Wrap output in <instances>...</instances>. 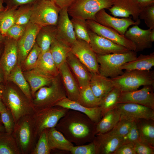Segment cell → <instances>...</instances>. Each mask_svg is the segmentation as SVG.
<instances>
[{
  "mask_svg": "<svg viewBox=\"0 0 154 154\" xmlns=\"http://www.w3.org/2000/svg\"><path fill=\"white\" fill-rule=\"evenodd\" d=\"M96 125L84 114L69 110L55 127L70 142L79 145L93 141Z\"/></svg>",
  "mask_w": 154,
  "mask_h": 154,
  "instance_id": "obj_1",
  "label": "cell"
},
{
  "mask_svg": "<svg viewBox=\"0 0 154 154\" xmlns=\"http://www.w3.org/2000/svg\"><path fill=\"white\" fill-rule=\"evenodd\" d=\"M2 99L11 112L15 123L23 117L33 115L36 111L32 102L19 89L8 85L4 86Z\"/></svg>",
  "mask_w": 154,
  "mask_h": 154,
  "instance_id": "obj_2",
  "label": "cell"
},
{
  "mask_svg": "<svg viewBox=\"0 0 154 154\" xmlns=\"http://www.w3.org/2000/svg\"><path fill=\"white\" fill-rule=\"evenodd\" d=\"M66 97L59 74L51 84L42 87L35 93L32 102L36 110L55 106Z\"/></svg>",
  "mask_w": 154,
  "mask_h": 154,
  "instance_id": "obj_3",
  "label": "cell"
},
{
  "mask_svg": "<svg viewBox=\"0 0 154 154\" xmlns=\"http://www.w3.org/2000/svg\"><path fill=\"white\" fill-rule=\"evenodd\" d=\"M100 74L112 78L121 75L123 72L121 67L125 63L133 60L137 57L135 51L101 55L97 54Z\"/></svg>",
  "mask_w": 154,
  "mask_h": 154,
  "instance_id": "obj_4",
  "label": "cell"
},
{
  "mask_svg": "<svg viewBox=\"0 0 154 154\" xmlns=\"http://www.w3.org/2000/svg\"><path fill=\"white\" fill-rule=\"evenodd\" d=\"M111 79L114 87L121 92L134 90L141 86L154 85V71H125L121 75Z\"/></svg>",
  "mask_w": 154,
  "mask_h": 154,
  "instance_id": "obj_5",
  "label": "cell"
},
{
  "mask_svg": "<svg viewBox=\"0 0 154 154\" xmlns=\"http://www.w3.org/2000/svg\"><path fill=\"white\" fill-rule=\"evenodd\" d=\"M33 115L21 118L15 123L12 133L22 154H31L35 145Z\"/></svg>",
  "mask_w": 154,
  "mask_h": 154,
  "instance_id": "obj_6",
  "label": "cell"
},
{
  "mask_svg": "<svg viewBox=\"0 0 154 154\" xmlns=\"http://www.w3.org/2000/svg\"><path fill=\"white\" fill-rule=\"evenodd\" d=\"M69 110L55 106L36 110L33 115L35 138L44 130L55 127Z\"/></svg>",
  "mask_w": 154,
  "mask_h": 154,
  "instance_id": "obj_7",
  "label": "cell"
},
{
  "mask_svg": "<svg viewBox=\"0 0 154 154\" xmlns=\"http://www.w3.org/2000/svg\"><path fill=\"white\" fill-rule=\"evenodd\" d=\"M112 5V0H75L67 8V11L72 18L94 20L98 11Z\"/></svg>",
  "mask_w": 154,
  "mask_h": 154,
  "instance_id": "obj_8",
  "label": "cell"
},
{
  "mask_svg": "<svg viewBox=\"0 0 154 154\" xmlns=\"http://www.w3.org/2000/svg\"><path fill=\"white\" fill-rule=\"evenodd\" d=\"M60 9L53 1L38 0L32 4L30 22L41 27L56 25Z\"/></svg>",
  "mask_w": 154,
  "mask_h": 154,
  "instance_id": "obj_9",
  "label": "cell"
},
{
  "mask_svg": "<svg viewBox=\"0 0 154 154\" xmlns=\"http://www.w3.org/2000/svg\"><path fill=\"white\" fill-rule=\"evenodd\" d=\"M71 52L83 63L91 73H99L97 54L89 44L77 39L71 47Z\"/></svg>",
  "mask_w": 154,
  "mask_h": 154,
  "instance_id": "obj_10",
  "label": "cell"
},
{
  "mask_svg": "<svg viewBox=\"0 0 154 154\" xmlns=\"http://www.w3.org/2000/svg\"><path fill=\"white\" fill-rule=\"evenodd\" d=\"M143 86L139 90L121 92L117 103H135L154 109V85Z\"/></svg>",
  "mask_w": 154,
  "mask_h": 154,
  "instance_id": "obj_11",
  "label": "cell"
},
{
  "mask_svg": "<svg viewBox=\"0 0 154 154\" xmlns=\"http://www.w3.org/2000/svg\"><path fill=\"white\" fill-rule=\"evenodd\" d=\"M86 22L89 29L98 35L130 50L135 51V44L124 35H121L114 29L102 25L94 20H86Z\"/></svg>",
  "mask_w": 154,
  "mask_h": 154,
  "instance_id": "obj_12",
  "label": "cell"
},
{
  "mask_svg": "<svg viewBox=\"0 0 154 154\" xmlns=\"http://www.w3.org/2000/svg\"><path fill=\"white\" fill-rule=\"evenodd\" d=\"M114 108L120 115V118L135 121L140 119L154 120V109L137 104L117 103Z\"/></svg>",
  "mask_w": 154,
  "mask_h": 154,
  "instance_id": "obj_13",
  "label": "cell"
},
{
  "mask_svg": "<svg viewBox=\"0 0 154 154\" xmlns=\"http://www.w3.org/2000/svg\"><path fill=\"white\" fill-rule=\"evenodd\" d=\"M94 21L106 27L114 29L120 34L124 35L129 27L132 25H139V19L135 21L131 18H119L108 14L105 9L98 11L96 15Z\"/></svg>",
  "mask_w": 154,
  "mask_h": 154,
  "instance_id": "obj_14",
  "label": "cell"
},
{
  "mask_svg": "<svg viewBox=\"0 0 154 154\" xmlns=\"http://www.w3.org/2000/svg\"><path fill=\"white\" fill-rule=\"evenodd\" d=\"M18 52L17 41L5 37L3 50L0 58V67L4 74L5 80L17 64Z\"/></svg>",
  "mask_w": 154,
  "mask_h": 154,
  "instance_id": "obj_15",
  "label": "cell"
},
{
  "mask_svg": "<svg viewBox=\"0 0 154 154\" xmlns=\"http://www.w3.org/2000/svg\"><path fill=\"white\" fill-rule=\"evenodd\" d=\"M41 26L30 22L23 35L17 41L18 52L17 64H22L35 44L38 33Z\"/></svg>",
  "mask_w": 154,
  "mask_h": 154,
  "instance_id": "obj_16",
  "label": "cell"
},
{
  "mask_svg": "<svg viewBox=\"0 0 154 154\" xmlns=\"http://www.w3.org/2000/svg\"><path fill=\"white\" fill-rule=\"evenodd\" d=\"M89 43L97 54L101 55L115 53H124L130 50L127 48L98 35L89 29Z\"/></svg>",
  "mask_w": 154,
  "mask_h": 154,
  "instance_id": "obj_17",
  "label": "cell"
},
{
  "mask_svg": "<svg viewBox=\"0 0 154 154\" xmlns=\"http://www.w3.org/2000/svg\"><path fill=\"white\" fill-rule=\"evenodd\" d=\"M68 15L67 8L60 9L56 25V39L71 47L77 39Z\"/></svg>",
  "mask_w": 154,
  "mask_h": 154,
  "instance_id": "obj_18",
  "label": "cell"
},
{
  "mask_svg": "<svg viewBox=\"0 0 154 154\" xmlns=\"http://www.w3.org/2000/svg\"><path fill=\"white\" fill-rule=\"evenodd\" d=\"M112 6L108 9L115 17H129L131 16L133 20L139 19L141 8L136 0H112Z\"/></svg>",
  "mask_w": 154,
  "mask_h": 154,
  "instance_id": "obj_19",
  "label": "cell"
},
{
  "mask_svg": "<svg viewBox=\"0 0 154 154\" xmlns=\"http://www.w3.org/2000/svg\"><path fill=\"white\" fill-rule=\"evenodd\" d=\"M93 141L96 154H113L124 143L122 137L113 135L108 132L96 134Z\"/></svg>",
  "mask_w": 154,
  "mask_h": 154,
  "instance_id": "obj_20",
  "label": "cell"
},
{
  "mask_svg": "<svg viewBox=\"0 0 154 154\" xmlns=\"http://www.w3.org/2000/svg\"><path fill=\"white\" fill-rule=\"evenodd\" d=\"M58 70L66 97L70 100L77 101L80 88L66 62L60 67Z\"/></svg>",
  "mask_w": 154,
  "mask_h": 154,
  "instance_id": "obj_21",
  "label": "cell"
},
{
  "mask_svg": "<svg viewBox=\"0 0 154 154\" xmlns=\"http://www.w3.org/2000/svg\"><path fill=\"white\" fill-rule=\"evenodd\" d=\"M66 62L76 80L80 89L89 85L91 73L71 51L67 56Z\"/></svg>",
  "mask_w": 154,
  "mask_h": 154,
  "instance_id": "obj_22",
  "label": "cell"
},
{
  "mask_svg": "<svg viewBox=\"0 0 154 154\" xmlns=\"http://www.w3.org/2000/svg\"><path fill=\"white\" fill-rule=\"evenodd\" d=\"M151 29H143L138 25H133L127 30L124 35L135 44L137 52L151 47L152 42L149 39Z\"/></svg>",
  "mask_w": 154,
  "mask_h": 154,
  "instance_id": "obj_23",
  "label": "cell"
},
{
  "mask_svg": "<svg viewBox=\"0 0 154 154\" xmlns=\"http://www.w3.org/2000/svg\"><path fill=\"white\" fill-rule=\"evenodd\" d=\"M55 106L61 107L83 113L96 124L102 117L101 111L100 106L94 108L87 107L81 105L77 101L70 100L67 98L59 101L55 104Z\"/></svg>",
  "mask_w": 154,
  "mask_h": 154,
  "instance_id": "obj_24",
  "label": "cell"
},
{
  "mask_svg": "<svg viewBox=\"0 0 154 154\" xmlns=\"http://www.w3.org/2000/svg\"><path fill=\"white\" fill-rule=\"evenodd\" d=\"M32 70L51 78H55L59 74L58 69L52 59L49 50L41 52L35 66Z\"/></svg>",
  "mask_w": 154,
  "mask_h": 154,
  "instance_id": "obj_25",
  "label": "cell"
},
{
  "mask_svg": "<svg viewBox=\"0 0 154 154\" xmlns=\"http://www.w3.org/2000/svg\"><path fill=\"white\" fill-rule=\"evenodd\" d=\"M89 86L94 95L102 99L114 87L112 79L98 73H91Z\"/></svg>",
  "mask_w": 154,
  "mask_h": 154,
  "instance_id": "obj_26",
  "label": "cell"
},
{
  "mask_svg": "<svg viewBox=\"0 0 154 154\" xmlns=\"http://www.w3.org/2000/svg\"><path fill=\"white\" fill-rule=\"evenodd\" d=\"M47 137L51 149H58L70 151L74 146L64 135L55 127L47 129Z\"/></svg>",
  "mask_w": 154,
  "mask_h": 154,
  "instance_id": "obj_27",
  "label": "cell"
},
{
  "mask_svg": "<svg viewBox=\"0 0 154 154\" xmlns=\"http://www.w3.org/2000/svg\"><path fill=\"white\" fill-rule=\"evenodd\" d=\"M56 25L42 27L37 35L36 42L41 49V52L49 50L50 45L56 39Z\"/></svg>",
  "mask_w": 154,
  "mask_h": 154,
  "instance_id": "obj_28",
  "label": "cell"
},
{
  "mask_svg": "<svg viewBox=\"0 0 154 154\" xmlns=\"http://www.w3.org/2000/svg\"><path fill=\"white\" fill-rule=\"evenodd\" d=\"M154 66V52L147 55L140 54L134 60L127 62L121 67L125 71L150 70Z\"/></svg>",
  "mask_w": 154,
  "mask_h": 154,
  "instance_id": "obj_29",
  "label": "cell"
},
{
  "mask_svg": "<svg viewBox=\"0 0 154 154\" xmlns=\"http://www.w3.org/2000/svg\"><path fill=\"white\" fill-rule=\"evenodd\" d=\"M23 74L30 86L33 99L35 93L38 89L51 84L55 78L44 76L33 70L26 71Z\"/></svg>",
  "mask_w": 154,
  "mask_h": 154,
  "instance_id": "obj_30",
  "label": "cell"
},
{
  "mask_svg": "<svg viewBox=\"0 0 154 154\" xmlns=\"http://www.w3.org/2000/svg\"><path fill=\"white\" fill-rule=\"evenodd\" d=\"M120 119V115L115 108L109 110L96 124V135L109 131L114 127Z\"/></svg>",
  "mask_w": 154,
  "mask_h": 154,
  "instance_id": "obj_31",
  "label": "cell"
},
{
  "mask_svg": "<svg viewBox=\"0 0 154 154\" xmlns=\"http://www.w3.org/2000/svg\"><path fill=\"white\" fill-rule=\"evenodd\" d=\"M6 80L14 83L27 98L32 102L33 97L29 84L25 78L20 65L18 64L10 72Z\"/></svg>",
  "mask_w": 154,
  "mask_h": 154,
  "instance_id": "obj_32",
  "label": "cell"
},
{
  "mask_svg": "<svg viewBox=\"0 0 154 154\" xmlns=\"http://www.w3.org/2000/svg\"><path fill=\"white\" fill-rule=\"evenodd\" d=\"M135 121L140 141L154 148V120L140 119Z\"/></svg>",
  "mask_w": 154,
  "mask_h": 154,
  "instance_id": "obj_33",
  "label": "cell"
},
{
  "mask_svg": "<svg viewBox=\"0 0 154 154\" xmlns=\"http://www.w3.org/2000/svg\"><path fill=\"white\" fill-rule=\"evenodd\" d=\"M49 50L52 59L58 69L66 60L71 51V47L56 39L51 44Z\"/></svg>",
  "mask_w": 154,
  "mask_h": 154,
  "instance_id": "obj_34",
  "label": "cell"
},
{
  "mask_svg": "<svg viewBox=\"0 0 154 154\" xmlns=\"http://www.w3.org/2000/svg\"><path fill=\"white\" fill-rule=\"evenodd\" d=\"M12 133L0 132V154H21Z\"/></svg>",
  "mask_w": 154,
  "mask_h": 154,
  "instance_id": "obj_35",
  "label": "cell"
},
{
  "mask_svg": "<svg viewBox=\"0 0 154 154\" xmlns=\"http://www.w3.org/2000/svg\"><path fill=\"white\" fill-rule=\"evenodd\" d=\"M121 91L114 87L102 99L100 107L101 111L102 117L109 110L114 108L117 104Z\"/></svg>",
  "mask_w": 154,
  "mask_h": 154,
  "instance_id": "obj_36",
  "label": "cell"
},
{
  "mask_svg": "<svg viewBox=\"0 0 154 154\" xmlns=\"http://www.w3.org/2000/svg\"><path fill=\"white\" fill-rule=\"evenodd\" d=\"M101 99L97 97L94 94L89 85L80 89V93L77 102L88 108L100 106Z\"/></svg>",
  "mask_w": 154,
  "mask_h": 154,
  "instance_id": "obj_37",
  "label": "cell"
},
{
  "mask_svg": "<svg viewBox=\"0 0 154 154\" xmlns=\"http://www.w3.org/2000/svg\"><path fill=\"white\" fill-rule=\"evenodd\" d=\"M18 7L6 8L4 10L0 12V32L4 37L8 30L15 24V14Z\"/></svg>",
  "mask_w": 154,
  "mask_h": 154,
  "instance_id": "obj_38",
  "label": "cell"
},
{
  "mask_svg": "<svg viewBox=\"0 0 154 154\" xmlns=\"http://www.w3.org/2000/svg\"><path fill=\"white\" fill-rule=\"evenodd\" d=\"M71 20L76 39L84 40L89 43V29L86 20L73 18Z\"/></svg>",
  "mask_w": 154,
  "mask_h": 154,
  "instance_id": "obj_39",
  "label": "cell"
},
{
  "mask_svg": "<svg viewBox=\"0 0 154 154\" xmlns=\"http://www.w3.org/2000/svg\"><path fill=\"white\" fill-rule=\"evenodd\" d=\"M32 4L22 5L17 8L15 14V24L25 25L30 22Z\"/></svg>",
  "mask_w": 154,
  "mask_h": 154,
  "instance_id": "obj_40",
  "label": "cell"
},
{
  "mask_svg": "<svg viewBox=\"0 0 154 154\" xmlns=\"http://www.w3.org/2000/svg\"><path fill=\"white\" fill-rule=\"evenodd\" d=\"M47 129L43 131L39 135L38 141L31 154H49L50 148L47 137Z\"/></svg>",
  "mask_w": 154,
  "mask_h": 154,
  "instance_id": "obj_41",
  "label": "cell"
},
{
  "mask_svg": "<svg viewBox=\"0 0 154 154\" xmlns=\"http://www.w3.org/2000/svg\"><path fill=\"white\" fill-rule=\"evenodd\" d=\"M41 52L40 48L36 42L22 63L25 70H31L34 68Z\"/></svg>",
  "mask_w": 154,
  "mask_h": 154,
  "instance_id": "obj_42",
  "label": "cell"
},
{
  "mask_svg": "<svg viewBox=\"0 0 154 154\" xmlns=\"http://www.w3.org/2000/svg\"><path fill=\"white\" fill-rule=\"evenodd\" d=\"M133 121L120 118L114 127L108 132L113 135L123 137L128 132Z\"/></svg>",
  "mask_w": 154,
  "mask_h": 154,
  "instance_id": "obj_43",
  "label": "cell"
},
{
  "mask_svg": "<svg viewBox=\"0 0 154 154\" xmlns=\"http://www.w3.org/2000/svg\"><path fill=\"white\" fill-rule=\"evenodd\" d=\"M139 18L144 21L149 29H154V3L141 9Z\"/></svg>",
  "mask_w": 154,
  "mask_h": 154,
  "instance_id": "obj_44",
  "label": "cell"
},
{
  "mask_svg": "<svg viewBox=\"0 0 154 154\" xmlns=\"http://www.w3.org/2000/svg\"><path fill=\"white\" fill-rule=\"evenodd\" d=\"M0 113L1 122L4 127L5 132L12 133L15 123L11 112L7 108L5 110Z\"/></svg>",
  "mask_w": 154,
  "mask_h": 154,
  "instance_id": "obj_45",
  "label": "cell"
},
{
  "mask_svg": "<svg viewBox=\"0 0 154 154\" xmlns=\"http://www.w3.org/2000/svg\"><path fill=\"white\" fill-rule=\"evenodd\" d=\"M27 25L14 24L7 31L5 37L17 41L24 33Z\"/></svg>",
  "mask_w": 154,
  "mask_h": 154,
  "instance_id": "obj_46",
  "label": "cell"
},
{
  "mask_svg": "<svg viewBox=\"0 0 154 154\" xmlns=\"http://www.w3.org/2000/svg\"><path fill=\"white\" fill-rule=\"evenodd\" d=\"M70 152L72 154H96L95 146L93 141L87 145H74Z\"/></svg>",
  "mask_w": 154,
  "mask_h": 154,
  "instance_id": "obj_47",
  "label": "cell"
},
{
  "mask_svg": "<svg viewBox=\"0 0 154 154\" xmlns=\"http://www.w3.org/2000/svg\"><path fill=\"white\" fill-rule=\"evenodd\" d=\"M124 143H134L140 141L139 131L135 121H134L127 133L122 137Z\"/></svg>",
  "mask_w": 154,
  "mask_h": 154,
  "instance_id": "obj_48",
  "label": "cell"
},
{
  "mask_svg": "<svg viewBox=\"0 0 154 154\" xmlns=\"http://www.w3.org/2000/svg\"><path fill=\"white\" fill-rule=\"evenodd\" d=\"M136 154H154V148L141 141L133 143Z\"/></svg>",
  "mask_w": 154,
  "mask_h": 154,
  "instance_id": "obj_49",
  "label": "cell"
},
{
  "mask_svg": "<svg viewBox=\"0 0 154 154\" xmlns=\"http://www.w3.org/2000/svg\"><path fill=\"white\" fill-rule=\"evenodd\" d=\"M113 154H136L133 143H124Z\"/></svg>",
  "mask_w": 154,
  "mask_h": 154,
  "instance_id": "obj_50",
  "label": "cell"
},
{
  "mask_svg": "<svg viewBox=\"0 0 154 154\" xmlns=\"http://www.w3.org/2000/svg\"><path fill=\"white\" fill-rule=\"evenodd\" d=\"M38 0H4L6 4V7L11 8L18 7L21 6L33 4Z\"/></svg>",
  "mask_w": 154,
  "mask_h": 154,
  "instance_id": "obj_51",
  "label": "cell"
},
{
  "mask_svg": "<svg viewBox=\"0 0 154 154\" xmlns=\"http://www.w3.org/2000/svg\"><path fill=\"white\" fill-rule=\"evenodd\" d=\"M75 0H54L55 4L60 9L68 8Z\"/></svg>",
  "mask_w": 154,
  "mask_h": 154,
  "instance_id": "obj_52",
  "label": "cell"
},
{
  "mask_svg": "<svg viewBox=\"0 0 154 154\" xmlns=\"http://www.w3.org/2000/svg\"><path fill=\"white\" fill-rule=\"evenodd\" d=\"M136 0L141 9L154 3V0Z\"/></svg>",
  "mask_w": 154,
  "mask_h": 154,
  "instance_id": "obj_53",
  "label": "cell"
},
{
  "mask_svg": "<svg viewBox=\"0 0 154 154\" xmlns=\"http://www.w3.org/2000/svg\"><path fill=\"white\" fill-rule=\"evenodd\" d=\"M7 109L2 99L0 98V113L1 112Z\"/></svg>",
  "mask_w": 154,
  "mask_h": 154,
  "instance_id": "obj_54",
  "label": "cell"
},
{
  "mask_svg": "<svg viewBox=\"0 0 154 154\" xmlns=\"http://www.w3.org/2000/svg\"><path fill=\"white\" fill-rule=\"evenodd\" d=\"M5 80V76L3 72L0 67V82H3Z\"/></svg>",
  "mask_w": 154,
  "mask_h": 154,
  "instance_id": "obj_55",
  "label": "cell"
},
{
  "mask_svg": "<svg viewBox=\"0 0 154 154\" xmlns=\"http://www.w3.org/2000/svg\"><path fill=\"white\" fill-rule=\"evenodd\" d=\"M149 39L151 41L153 42L154 41V29H151L149 34Z\"/></svg>",
  "mask_w": 154,
  "mask_h": 154,
  "instance_id": "obj_56",
  "label": "cell"
},
{
  "mask_svg": "<svg viewBox=\"0 0 154 154\" xmlns=\"http://www.w3.org/2000/svg\"><path fill=\"white\" fill-rule=\"evenodd\" d=\"M4 0H0V12L6 9L3 5Z\"/></svg>",
  "mask_w": 154,
  "mask_h": 154,
  "instance_id": "obj_57",
  "label": "cell"
},
{
  "mask_svg": "<svg viewBox=\"0 0 154 154\" xmlns=\"http://www.w3.org/2000/svg\"><path fill=\"white\" fill-rule=\"evenodd\" d=\"M0 82V98L2 99L3 90V87Z\"/></svg>",
  "mask_w": 154,
  "mask_h": 154,
  "instance_id": "obj_58",
  "label": "cell"
},
{
  "mask_svg": "<svg viewBox=\"0 0 154 154\" xmlns=\"http://www.w3.org/2000/svg\"><path fill=\"white\" fill-rule=\"evenodd\" d=\"M5 39V37L1 34L0 32V44H3Z\"/></svg>",
  "mask_w": 154,
  "mask_h": 154,
  "instance_id": "obj_59",
  "label": "cell"
},
{
  "mask_svg": "<svg viewBox=\"0 0 154 154\" xmlns=\"http://www.w3.org/2000/svg\"><path fill=\"white\" fill-rule=\"evenodd\" d=\"M5 131L4 127L3 124H0V132Z\"/></svg>",
  "mask_w": 154,
  "mask_h": 154,
  "instance_id": "obj_60",
  "label": "cell"
},
{
  "mask_svg": "<svg viewBox=\"0 0 154 154\" xmlns=\"http://www.w3.org/2000/svg\"><path fill=\"white\" fill-rule=\"evenodd\" d=\"M3 44H0V56L1 54V52L2 51V45Z\"/></svg>",
  "mask_w": 154,
  "mask_h": 154,
  "instance_id": "obj_61",
  "label": "cell"
},
{
  "mask_svg": "<svg viewBox=\"0 0 154 154\" xmlns=\"http://www.w3.org/2000/svg\"><path fill=\"white\" fill-rule=\"evenodd\" d=\"M0 124H2V122H1V121L0 113Z\"/></svg>",
  "mask_w": 154,
  "mask_h": 154,
  "instance_id": "obj_62",
  "label": "cell"
},
{
  "mask_svg": "<svg viewBox=\"0 0 154 154\" xmlns=\"http://www.w3.org/2000/svg\"><path fill=\"white\" fill-rule=\"evenodd\" d=\"M46 0L51 1H54V0Z\"/></svg>",
  "mask_w": 154,
  "mask_h": 154,
  "instance_id": "obj_63",
  "label": "cell"
}]
</instances>
